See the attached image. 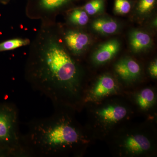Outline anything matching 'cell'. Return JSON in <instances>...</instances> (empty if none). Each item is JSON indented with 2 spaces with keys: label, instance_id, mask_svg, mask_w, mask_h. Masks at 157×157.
<instances>
[{
  "label": "cell",
  "instance_id": "obj_7",
  "mask_svg": "<svg viewBox=\"0 0 157 157\" xmlns=\"http://www.w3.org/2000/svg\"><path fill=\"white\" fill-rule=\"evenodd\" d=\"M115 82L112 77L104 75L99 78L93 90V94L97 98H103L113 92L115 90Z\"/></svg>",
  "mask_w": 157,
  "mask_h": 157
},
{
  "label": "cell",
  "instance_id": "obj_1",
  "mask_svg": "<svg viewBox=\"0 0 157 157\" xmlns=\"http://www.w3.org/2000/svg\"><path fill=\"white\" fill-rule=\"evenodd\" d=\"M77 74L76 63L51 37L30 58L26 68V78L32 87L54 104L61 102L64 94L75 91Z\"/></svg>",
  "mask_w": 157,
  "mask_h": 157
},
{
  "label": "cell",
  "instance_id": "obj_16",
  "mask_svg": "<svg viewBox=\"0 0 157 157\" xmlns=\"http://www.w3.org/2000/svg\"><path fill=\"white\" fill-rule=\"evenodd\" d=\"M156 3L157 0H138L136 9L140 14H147L155 9Z\"/></svg>",
  "mask_w": 157,
  "mask_h": 157
},
{
  "label": "cell",
  "instance_id": "obj_3",
  "mask_svg": "<svg viewBox=\"0 0 157 157\" xmlns=\"http://www.w3.org/2000/svg\"><path fill=\"white\" fill-rule=\"evenodd\" d=\"M0 152L10 157H28L19 130V110L13 104H0Z\"/></svg>",
  "mask_w": 157,
  "mask_h": 157
},
{
  "label": "cell",
  "instance_id": "obj_13",
  "mask_svg": "<svg viewBox=\"0 0 157 157\" xmlns=\"http://www.w3.org/2000/svg\"><path fill=\"white\" fill-rule=\"evenodd\" d=\"M70 20L74 24L83 26L88 22L89 17L87 13L84 10L75 9L70 14Z\"/></svg>",
  "mask_w": 157,
  "mask_h": 157
},
{
  "label": "cell",
  "instance_id": "obj_9",
  "mask_svg": "<svg viewBox=\"0 0 157 157\" xmlns=\"http://www.w3.org/2000/svg\"><path fill=\"white\" fill-rule=\"evenodd\" d=\"M125 146L132 152L139 153L149 149L151 144L146 137L142 135H136L131 136L127 139Z\"/></svg>",
  "mask_w": 157,
  "mask_h": 157
},
{
  "label": "cell",
  "instance_id": "obj_17",
  "mask_svg": "<svg viewBox=\"0 0 157 157\" xmlns=\"http://www.w3.org/2000/svg\"><path fill=\"white\" fill-rule=\"evenodd\" d=\"M74 0H41V5L43 9L53 10L66 6Z\"/></svg>",
  "mask_w": 157,
  "mask_h": 157
},
{
  "label": "cell",
  "instance_id": "obj_8",
  "mask_svg": "<svg viewBox=\"0 0 157 157\" xmlns=\"http://www.w3.org/2000/svg\"><path fill=\"white\" fill-rule=\"evenodd\" d=\"M130 43L132 50L138 52L148 48L151 44V39L146 33L135 31L132 32L130 36Z\"/></svg>",
  "mask_w": 157,
  "mask_h": 157
},
{
  "label": "cell",
  "instance_id": "obj_19",
  "mask_svg": "<svg viewBox=\"0 0 157 157\" xmlns=\"http://www.w3.org/2000/svg\"><path fill=\"white\" fill-rule=\"evenodd\" d=\"M149 72L151 75L153 77L156 78L157 76V61L154 62L151 65L149 68Z\"/></svg>",
  "mask_w": 157,
  "mask_h": 157
},
{
  "label": "cell",
  "instance_id": "obj_5",
  "mask_svg": "<svg viewBox=\"0 0 157 157\" xmlns=\"http://www.w3.org/2000/svg\"><path fill=\"white\" fill-rule=\"evenodd\" d=\"M120 44L117 40H112L102 44L94 54L93 59L98 64L104 63L113 57L117 53Z\"/></svg>",
  "mask_w": 157,
  "mask_h": 157
},
{
  "label": "cell",
  "instance_id": "obj_11",
  "mask_svg": "<svg viewBox=\"0 0 157 157\" xmlns=\"http://www.w3.org/2000/svg\"><path fill=\"white\" fill-rule=\"evenodd\" d=\"M93 29L100 33L109 35L117 31L118 25L115 21L106 18H99L92 24Z\"/></svg>",
  "mask_w": 157,
  "mask_h": 157
},
{
  "label": "cell",
  "instance_id": "obj_10",
  "mask_svg": "<svg viewBox=\"0 0 157 157\" xmlns=\"http://www.w3.org/2000/svg\"><path fill=\"white\" fill-rule=\"evenodd\" d=\"M127 113L126 109L122 106H110L101 109L98 114L104 120L114 122L124 118Z\"/></svg>",
  "mask_w": 157,
  "mask_h": 157
},
{
  "label": "cell",
  "instance_id": "obj_15",
  "mask_svg": "<svg viewBox=\"0 0 157 157\" xmlns=\"http://www.w3.org/2000/svg\"><path fill=\"white\" fill-rule=\"evenodd\" d=\"M105 0H90L83 6L88 14L92 15L101 12L104 9Z\"/></svg>",
  "mask_w": 157,
  "mask_h": 157
},
{
  "label": "cell",
  "instance_id": "obj_14",
  "mask_svg": "<svg viewBox=\"0 0 157 157\" xmlns=\"http://www.w3.org/2000/svg\"><path fill=\"white\" fill-rule=\"evenodd\" d=\"M29 42L28 39H15L8 40L0 43V52L13 50L28 45Z\"/></svg>",
  "mask_w": 157,
  "mask_h": 157
},
{
  "label": "cell",
  "instance_id": "obj_18",
  "mask_svg": "<svg viewBox=\"0 0 157 157\" xmlns=\"http://www.w3.org/2000/svg\"><path fill=\"white\" fill-rule=\"evenodd\" d=\"M132 2L130 0H114V10L119 14H127L132 9Z\"/></svg>",
  "mask_w": 157,
  "mask_h": 157
},
{
  "label": "cell",
  "instance_id": "obj_2",
  "mask_svg": "<svg viewBox=\"0 0 157 157\" xmlns=\"http://www.w3.org/2000/svg\"><path fill=\"white\" fill-rule=\"evenodd\" d=\"M22 135L23 144L28 157L55 156L79 143L80 135L76 127L62 115L36 119L27 124Z\"/></svg>",
  "mask_w": 157,
  "mask_h": 157
},
{
  "label": "cell",
  "instance_id": "obj_4",
  "mask_svg": "<svg viewBox=\"0 0 157 157\" xmlns=\"http://www.w3.org/2000/svg\"><path fill=\"white\" fill-rule=\"evenodd\" d=\"M115 69L118 75L126 80L135 79L138 77L140 72L139 65L131 59L121 60L116 65Z\"/></svg>",
  "mask_w": 157,
  "mask_h": 157
},
{
  "label": "cell",
  "instance_id": "obj_12",
  "mask_svg": "<svg viewBox=\"0 0 157 157\" xmlns=\"http://www.w3.org/2000/svg\"><path fill=\"white\" fill-rule=\"evenodd\" d=\"M155 100V94L149 88L144 89L139 94L137 103L141 108L147 109L150 107Z\"/></svg>",
  "mask_w": 157,
  "mask_h": 157
},
{
  "label": "cell",
  "instance_id": "obj_6",
  "mask_svg": "<svg viewBox=\"0 0 157 157\" xmlns=\"http://www.w3.org/2000/svg\"><path fill=\"white\" fill-rule=\"evenodd\" d=\"M65 42L68 48L75 54L82 52L89 44L90 39L86 34L70 31L65 37Z\"/></svg>",
  "mask_w": 157,
  "mask_h": 157
}]
</instances>
